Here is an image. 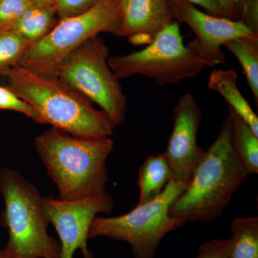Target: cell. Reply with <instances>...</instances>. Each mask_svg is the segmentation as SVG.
<instances>
[{
  "instance_id": "1",
  "label": "cell",
  "mask_w": 258,
  "mask_h": 258,
  "mask_svg": "<svg viewBox=\"0 0 258 258\" xmlns=\"http://www.w3.org/2000/svg\"><path fill=\"white\" fill-rule=\"evenodd\" d=\"M35 149L62 200H77L106 192V161L113 151L111 137L86 139L52 127L35 138Z\"/></svg>"
},
{
  "instance_id": "13",
  "label": "cell",
  "mask_w": 258,
  "mask_h": 258,
  "mask_svg": "<svg viewBox=\"0 0 258 258\" xmlns=\"http://www.w3.org/2000/svg\"><path fill=\"white\" fill-rule=\"evenodd\" d=\"M237 76L233 70H214L208 80V88L216 91L258 137V118L246 98L239 91Z\"/></svg>"
},
{
  "instance_id": "16",
  "label": "cell",
  "mask_w": 258,
  "mask_h": 258,
  "mask_svg": "<svg viewBox=\"0 0 258 258\" xmlns=\"http://www.w3.org/2000/svg\"><path fill=\"white\" fill-rule=\"evenodd\" d=\"M227 258H258V217H240L231 225Z\"/></svg>"
},
{
  "instance_id": "15",
  "label": "cell",
  "mask_w": 258,
  "mask_h": 258,
  "mask_svg": "<svg viewBox=\"0 0 258 258\" xmlns=\"http://www.w3.org/2000/svg\"><path fill=\"white\" fill-rule=\"evenodd\" d=\"M57 18L55 5L34 3L19 18L12 30L31 45L46 36L59 21Z\"/></svg>"
},
{
  "instance_id": "19",
  "label": "cell",
  "mask_w": 258,
  "mask_h": 258,
  "mask_svg": "<svg viewBox=\"0 0 258 258\" xmlns=\"http://www.w3.org/2000/svg\"><path fill=\"white\" fill-rule=\"evenodd\" d=\"M30 45L12 29L0 31V73L18 64Z\"/></svg>"
},
{
  "instance_id": "29",
  "label": "cell",
  "mask_w": 258,
  "mask_h": 258,
  "mask_svg": "<svg viewBox=\"0 0 258 258\" xmlns=\"http://www.w3.org/2000/svg\"><path fill=\"white\" fill-rule=\"evenodd\" d=\"M33 1H34V0H33Z\"/></svg>"
},
{
  "instance_id": "27",
  "label": "cell",
  "mask_w": 258,
  "mask_h": 258,
  "mask_svg": "<svg viewBox=\"0 0 258 258\" xmlns=\"http://www.w3.org/2000/svg\"><path fill=\"white\" fill-rule=\"evenodd\" d=\"M0 258H14L6 247L0 249Z\"/></svg>"
},
{
  "instance_id": "12",
  "label": "cell",
  "mask_w": 258,
  "mask_h": 258,
  "mask_svg": "<svg viewBox=\"0 0 258 258\" xmlns=\"http://www.w3.org/2000/svg\"><path fill=\"white\" fill-rule=\"evenodd\" d=\"M121 22L118 37L134 45L152 42L158 32L175 20L169 0H120Z\"/></svg>"
},
{
  "instance_id": "2",
  "label": "cell",
  "mask_w": 258,
  "mask_h": 258,
  "mask_svg": "<svg viewBox=\"0 0 258 258\" xmlns=\"http://www.w3.org/2000/svg\"><path fill=\"white\" fill-rule=\"evenodd\" d=\"M11 91L31 105L41 124L86 139L109 138L115 127L102 110L55 77L35 74L17 64L0 73Z\"/></svg>"
},
{
  "instance_id": "10",
  "label": "cell",
  "mask_w": 258,
  "mask_h": 258,
  "mask_svg": "<svg viewBox=\"0 0 258 258\" xmlns=\"http://www.w3.org/2000/svg\"><path fill=\"white\" fill-rule=\"evenodd\" d=\"M173 18L184 23L194 32L195 38L186 45L205 66L225 64L222 50L226 42L241 37H258L242 22L203 13L185 0H169Z\"/></svg>"
},
{
  "instance_id": "5",
  "label": "cell",
  "mask_w": 258,
  "mask_h": 258,
  "mask_svg": "<svg viewBox=\"0 0 258 258\" xmlns=\"http://www.w3.org/2000/svg\"><path fill=\"white\" fill-rule=\"evenodd\" d=\"M120 22V0H100L84 13L59 20L46 36L29 46L18 64L55 77L61 62L84 42L103 32L118 36Z\"/></svg>"
},
{
  "instance_id": "8",
  "label": "cell",
  "mask_w": 258,
  "mask_h": 258,
  "mask_svg": "<svg viewBox=\"0 0 258 258\" xmlns=\"http://www.w3.org/2000/svg\"><path fill=\"white\" fill-rule=\"evenodd\" d=\"M108 64L119 80L139 75L161 86L195 77L206 67L184 45L176 21L158 32L144 49L109 57Z\"/></svg>"
},
{
  "instance_id": "21",
  "label": "cell",
  "mask_w": 258,
  "mask_h": 258,
  "mask_svg": "<svg viewBox=\"0 0 258 258\" xmlns=\"http://www.w3.org/2000/svg\"><path fill=\"white\" fill-rule=\"evenodd\" d=\"M33 0H0V31L12 29Z\"/></svg>"
},
{
  "instance_id": "23",
  "label": "cell",
  "mask_w": 258,
  "mask_h": 258,
  "mask_svg": "<svg viewBox=\"0 0 258 258\" xmlns=\"http://www.w3.org/2000/svg\"><path fill=\"white\" fill-rule=\"evenodd\" d=\"M230 240L215 239L200 246L196 258H227L230 251Z\"/></svg>"
},
{
  "instance_id": "3",
  "label": "cell",
  "mask_w": 258,
  "mask_h": 258,
  "mask_svg": "<svg viewBox=\"0 0 258 258\" xmlns=\"http://www.w3.org/2000/svg\"><path fill=\"white\" fill-rule=\"evenodd\" d=\"M249 175L234 147L228 113L189 184L171 205L170 216L186 222L215 221Z\"/></svg>"
},
{
  "instance_id": "26",
  "label": "cell",
  "mask_w": 258,
  "mask_h": 258,
  "mask_svg": "<svg viewBox=\"0 0 258 258\" xmlns=\"http://www.w3.org/2000/svg\"><path fill=\"white\" fill-rule=\"evenodd\" d=\"M194 5L202 7L208 14L214 16L222 17L221 9L217 0H185Z\"/></svg>"
},
{
  "instance_id": "14",
  "label": "cell",
  "mask_w": 258,
  "mask_h": 258,
  "mask_svg": "<svg viewBox=\"0 0 258 258\" xmlns=\"http://www.w3.org/2000/svg\"><path fill=\"white\" fill-rule=\"evenodd\" d=\"M171 180L169 164L164 153L151 154L139 169V199L137 205H142L157 198Z\"/></svg>"
},
{
  "instance_id": "11",
  "label": "cell",
  "mask_w": 258,
  "mask_h": 258,
  "mask_svg": "<svg viewBox=\"0 0 258 258\" xmlns=\"http://www.w3.org/2000/svg\"><path fill=\"white\" fill-rule=\"evenodd\" d=\"M202 119L203 111L195 96L189 93L181 96L174 108V125L164 154L171 180L187 186L206 152L198 143Z\"/></svg>"
},
{
  "instance_id": "28",
  "label": "cell",
  "mask_w": 258,
  "mask_h": 258,
  "mask_svg": "<svg viewBox=\"0 0 258 258\" xmlns=\"http://www.w3.org/2000/svg\"><path fill=\"white\" fill-rule=\"evenodd\" d=\"M56 0H34L37 5H54Z\"/></svg>"
},
{
  "instance_id": "22",
  "label": "cell",
  "mask_w": 258,
  "mask_h": 258,
  "mask_svg": "<svg viewBox=\"0 0 258 258\" xmlns=\"http://www.w3.org/2000/svg\"><path fill=\"white\" fill-rule=\"evenodd\" d=\"M100 0H56L55 7L59 20L81 14L91 9Z\"/></svg>"
},
{
  "instance_id": "18",
  "label": "cell",
  "mask_w": 258,
  "mask_h": 258,
  "mask_svg": "<svg viewBox=\"0 0 258 258\" xmlns=\"http://www.w3.org/2000/svg\"><path fill=\"white\" fill-rule=\"evenodd\" d=\"M224 46L240 62L257 105L258 37H237L226 42Z\"/></svg>"
},
{
  "instance_id": "17",
  "label": "cell",
  "mask_w": 258,
  "mask_h": 258,
  "mask_svg": "<svg viewBox=\"0 0 258 258\" xmlns=\"http://www.w3.org/2000/svg\"><path fill=\"white\" fill-rule=\"evenodd\" d=\"M232 118V140L236 152L249 174L258 173V137L252 128L229 107Z\"/></svg>"
},
{
  "instance_id": "9",
  "label": "cell",
  "mask_w": 258,
  "mask_h": 258,
  "mask_svg": "<svg viewBox=\"0 0 258 258\" xmlns=\"http://www.w3.org/2000/svg\"><path fill=\"white\" fill-rule=\"evenodd\" d=\"M41 204L47 221L60 238V258H74L77 250L83 258H93L88 244L90 227L97 215L111 213L114 206L111 195L106 191L71 201L42 196Z\"/></svg>"
},
{
  "instance_id": "24",
  "label": "cell",
  "mask_w": 258,
  "mask_h": 258,
  "mask_svg": "<svg viewBox=\"0 0 258 258\" xmlns=\"http://www.w3.org/2000/svg\"><path fill=\"white\" fill-rule=\"evenodd\" d=\"M238 21L258 34V0H243L241 4Z\"/></svg>"
},
{
  "instance_id": "7",
  "label": "cell",
  "mask_w": 258,
  "mask_h": 258,
  "mask_svg": "<svg viewBox=\"0 0 258 258\" xmlns=\"http://www.w3.org/2000/svg\"><path fill=\"white\" fill-rule=\"evenodd\" d=\"M109 57L103 38L93 37L61 62L55 78L96 103L116 127L124 121L128 101L108 64Z\"/></svg>"
},
{
  "instance_id": "6",
  "label": "cell",
  "mask_w": 258,
  "mask_h": 258,
  "mask_svg": "<svg viewBox=\"0 0 258 258\" xmlns=\"http://www.w3.org/2000/svg\"><path fill=\"white\" fill-rule=\"evenodd\" d=\"M186 185L171 180L162 192L149 203L137 205L120 216L95 217L89 230V239L106 237L130 244L135 258H154L161 240L169 232L186 223L170 216L171 205Z\"/></svg>"
},
{
  "instance_id": "4",
  "label": "cell",
  "mask_w": 258,
  "mask_h": 258,
  "mask_svg": "<svg viewBox=\"0 0 258 258\" xmlns=\"http://www.w3.org/2000/svg\"><path fill=\"white\" fill-rule=\"evenodd\" d=\"M0 193L5 210L1 224L9 231L5 247L14 258H60L58 240L49 235L42 195L18 171L0 169Z\"/></svg>"
},
{
  "instance_id": "20",
  "label": "cell",
  "mask_w": 258,
  "mask_h": 258,
  "mask_svg": "<svg viewBox=\"0 0 258 258\" xmlns=\"http://www.w3.org/2000/svg\"><path fill=\"white\" fill-rule=\"evenodd\" d=\"M0 110H10L23 113L41 124V118L38 112L9 88L0 86Z\"/></svg>"
},
{
  "instance_id": "25",
  "label": "cell",
  "mask_w": 258,
  "mask_h": 258,
  "mask_svg": "<svg viewBox=\"0 0 258 258\" xmlns=\"http://www.w3.org/2000/svg\"><path fill=\"white\" fill-rule=\"evenodd\" d=\"M243 0H217L223 18L238 20L241 4Z\"/></svg>"
}]
</instances>
